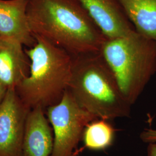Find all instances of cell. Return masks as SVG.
Masks as SVG:
<instances>
[{
  "mask_svg": "<svg viewBox=\"0 0 156 156\" xmlns=\"http://www.w3.org/2000/svg\"><path fill=\"white\" fill-rule=\"evenodd\" d=\"M27 15L34 36L73 56L100 52L106 38L78 0H28Z\"/></svg>",
  "mask_w": 156,
  "mask_h": 156,
  "instance_id": "obj_1",
  "label": "cell"
},
{
  "mask_svg": "<svg viewBox=\"0 0 156 156\" xmlns=\"http://www.w3.org/2000/svg\"><path fill=\"white\" fill-rule=\"evenodd\" d=\"M147 156H156V144H149L147 148Z\"/></svg>",
  "mask_w": 156,
  "mask_h": 156,
  "instance_id": "obj_14",
  "label": "cell"
},
{
  "mask_svg": "<svg viewBox=\"0 0 156 156\" xmlns=\"http://www.w3.org/2000/svg\"><path fill=\"white\" fill-rule=\"evenodd\" d=\"M100 52L133 105L156 73V42L134 30L122 37L106 38Z\"/></svg>",
  "mask_w": 156,
  "mask_h": 156,
  "instance_id": "obj_4",
  "label": "cell"
},
{
  "mask_svg": "<svg viewBox=\"0 0 156 156\" xmlns=\"http://www.w3.org/2000/svg\"><path fill=\"white\" fill-rule=\"evenodd\" d=\"M115 137V129L108 120L97 119L86 126L82 140L90 150L104 151L113 145Z\"/></svg>",
  "mask_w": 156,
  "mask_h": 156,
  "instance_id": "obj_12",
  "label": "cell"
},
{
  "mask_svg": "<svg viewBox=\"0 0 156 156\" xmlns=\"http://www.w3.org/2000/svg\"><path fill=\"white\" fill-rule=\"evenodd\" d=\"M46 111L36 107L28 112L23 142V156H50L54 136Z\"/></svg>",
  "mask_w": 156,
  "mask_h": 156,
  "instance_id": "obj_8",
  "label": "cell"
},
{
  "mask_svg": "<svg viewBox=\"0 0 156 156\" xmlns=\"http://www.w3.org/2000/svg\"><path fill=\"white\" fill-rule=\"evenodd\" d=\"M28 0H0V37L11 38L29 48L37 40L30 28Z\"/></svg>",
  "mask_w": 156,
  "mask_h": 156,
  "instance_id": "obj_9",
  "label": "cell"
},
{
  "mask_svg": "<svg viewBox=\"0 0 156 156\" xmlns=\"http://www.w3.org/2000/svg\"><path fill=\"white\" fill-rule=\"evenodd\" d=\"M140 138L145 144H156V129H145L140 134Z\"/></svg>",
  "mask_w": 156,
  "mask_h": 156,
  "instance_id": "obj_13",
  "label": "cell"
},
{
  "mask_svg": "<svg viewBox=\"0 0 156 156\" xmlns=\"http://www.w3.org/2000/svg\"><path fill=\"white\" fill-rule=\"evenodd\" d=\"M73 57L68 90L78 104L98 119L130 117L132 105L100 52Z\"/></svg>",
  "mask_w": 156,
  "mask_h": 156,
  "instance_id": "obj_2",
  "label": "cell"
},
{
  "mask_svg": "<svg viewBox=\"0 0 156 156\" xmlns=\"http://www.w3.org/2000/svg\"><path fill=\"white\" fill-rule=\"evenodd\" d=\"M33 47L25 49L30 60V73L16 87L23 104L31 109L44 110L58 103L68 89L73 57L41 37Z\"/></svg>",
  "mask_w": 156,
  "mask_h": 156,
  "instance_id": "obj_3",
  "label": "cell"
},
{
  "mask_svg": "<svg viewBox=\"0 0 156 156\" xmlns=\"http://www.w3.org/2000/svg\"><path fill=\"white\" fill-rule=\"evenodd\" d=\"M46 114L54 136L50 156H76L84 128L98 119L80 106L68 89L58 103L46 109Z\"/></svg>",
  "mask_w": 156,
  "mask_h": 156,
  "instance_id": "obj_5",
  "label": "cell"
},
{
  "mask_svg": "<svg viewBox=\"0 0 156 156\" xmlns=\"http://www.w3.org/2000/svg\"><path fill=\"white\" fill-rule=\"evenodd\" d=\"M30 60L23 45L0 37V82L7 89L16 88L30 73Z\"/></svg>",
  "mask_w": 156,
  "mask_h": 156,
  "instance_id": "obj_10",
  "label": "cell"
},
{
  "mask_svg": "<svg viewBox=\"0 0 156 156\" xmlns=\"http://www.w3.org/2000/svg\"><path fill=\"white\" fill-rule=\"evenodd\" d=\"M7 89H8L5 86L0 82V102L4 97Z\"/></svg>",
  "mask_w": 156,
  "mask_h": 156,
  "instance_id": "obj_15",
  "label": "cell"
},
{
  "mask_svg": "<svg viewBox=\"0 0 156 156\" xmlns=\"http://www.w3.org/2000/svg\"><path fill=\"white\" fill-rule=\"evenodd\" d=\"M29 109L8 88L0 102V156H23L25 124Z\"/></svg>",
  "mask_w": 156,
  "mask_h": 156,
  "instance_id": "obj_6",
  "label": "cell"
},
{
  "mask_svg": "<svg viewBox=\"0 0 156 156\" xmlns=\"http://www.w3.org/2000/svg\"><path fill=\"white\" fill-rule=\"evenodd\" d=\"M107 38L122 37L134 28L117 0H78Z\"/></svg>",
  "mask_w": 156,
  "mask_h": 156,
  "instance_id": "obj_7",
  "label": "cell"
},
{
  "mask_svg": "<svg viewBox=\"0 0 156 156\" xmlns=\"http://www.w3.org/2000/svg\"><path fill=\"white\" fill-rule=\"evenodd\" d=\"M135 30L156 42V0H117Z\"/></svg>",
  "mask_w": 156,
  "mask_h": 156,
  "instance_id": "obj_11",
  "label": "cell"
}]
</instances>
